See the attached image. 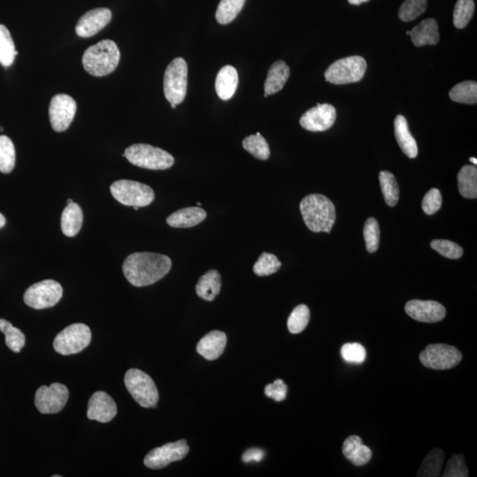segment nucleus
<instances>
[{"label":"nucleus","mask_w":477,"mask_h":477,"mask_svg":"<svg viewBox=\"0 0 477 477\" xmlns=\"http://www.w3.org/2000/svg\"><path fill=\"white\" fill-rule=\"evenodd\" d=\"M442 205L441 193L437 188L430 189L424 196L422 203L423 212L427 215H433V214L440 210Z\"/></svg>","instance_id":"nucleus-45"},{"label":"nucleus","mask_w":477,"mask_h":477,"mask_svg":"<svg viewBox=\"0 0 477 477\" xmlns=\"http://www.w3.org/2000/svg\"><path fill=\"white\" fill-rule=\"evenodd\" d=\"M364 240L366 241V248L370 253H375L380 247V224L374 217H370L364 224Z\"/></svg>","instance_id":"nucleus-41"},{"label":"nucleus","mask_w":477,"mask_h":477,"mask_svg":"<svg viewBox=\"0 0 477 477\" xmlns=\"http://www.w3.org/2000/svg\"><path fill=\"white\" fill-rule=\"evenodd\" d=\"M451 99L457 103L476 104L477 102V83L466 80L455 85L449 93Z\"/></svg>","instance_id":"nucleus-31"},{"label":"nucleus","mask_w":477,"mask_h":477,"mask_svg":"<svg viewBox=\"0 0 477 477\" xmlns=\"http://www.w3.org/2000/svg\"><path fill=\"white\" fill-rule=\"evenodd\" d=\"M300 210L307 227L314 233L329 234L334 226L335 206L325 195H307L300 203Z\"/></svg>","instance_id":"nucleus-2"},{"label":"nucleus","mask_w":477,"mask_h":477,"mask_svg":"<svg viewBox=\"0 0 477 477\" xmlns=\"http://www.w3.org/2000/svg\"><path fill=\"white\" fill-rule=\"evenodd\" d=\"M469 160H470V162L473 163V164H475V166H476L477 160H476V159H475V157H471V159H470Z\"/></svg>","instance_id":"nucleus-50"},{"label":"nucleus","mask_w":477,"mask_h":477,"mask_svg":"<svg viewBox=\"0 0 477 477\" xmlns=\"http://www.w3.org/2000/svg\"><path fill=\"white\" fill-rule=\"evenodd\" d=\"M367 69L366 59L361 56L339 59L326 70L325 77L332 84H349L359 82L363 78Z\"/></svg>","instance_id":"nucleus-7"},{"label":"nucleus","mask_w":477,"mask_h":477,"mask_svg":"<svg viewBox=\"0 0 477 477\" xmlns=\"http://www.w3.org/2000/svg\"><path fill=\"white\" fill-rule=\"evenodd\" d=\"M394 134L398 145L406 156L415 159L418 155V147L409 131L408 121L404 116L398 115L394 121Z\"/></svg>","instance_id":"nucleus-23"},{"label":"nucleus","mask_w":477,"mask_h":477,"mask_svg":"<svg viewBox=\"0 0 477 477\" xmlns=\"http://www.w3.org/2000/svg\"><path fill=\"white\" fill-rule=\"evenodd\" d=\"M188 65L182 58L174 59L168 65L164 77V97L171 104L182 103L187 95Z\"/></svg>","instance_id":"nucleus-8"},{"label":"nucleus","mask_w":477,"mask_h":477,"mask_svg":"<svg viewBox=\"0 0 477 477\" xmlns=\"http://www.w3.org/2000/svg\"><path fill=\"white\" fill-rule=\"evenodd\" d=\"M125 385L129 394L143 408H156L159 394L152 378L138 369H131L125 375Z\"/></svg>","instance_id":"nucleus-5"},{"label":"nucleus","mask_w":477,"mask_h":477,"mask_svg":"<svg viewBox=\"0 0 477 477\" xmlns=\"http://www.w3.org/2000/svg\"><path fill=\"white\" fill-rule=\"evenodd\" d=\"M340 354L344 361L349 363L360 364L366 359V350L359 343L345 344L342 346Z\"/></svg>","instance_id":"nucleus-42"},{"label":"nucleus","mask_w":477,"mask_h":477,"mask_svg":"<svg viewBox=\"0 0 477 477\" xmlns=\"http://www.w3.org/2000/svg\"><path fill=\"white\" fill-rule=\"evenodd\" d=\"M238 76L237 70L231 66H224L217 73L216 91L220 99L229 100L237 90Z\"/></svg>","instance_id":"nucleus-24"},{"label":"nucleus","mask_w":477,"mask_h":477,"mask_svg":"<svg viewBox=\"0 0 477 477\" xmlns=\"http://www.w3.org/2000/svg\"><path fill=\"white\" fill-rule=\"evenodd\" d=\"M0 131H3V128H0Z\"/></svg>","instance_id":"nucleus-55"},{"label":"nucleus","mask_w":477,"mask_h":477,"mask_svg":"<svg viewBox=\"0 0 477 477\" xmlns=\"http://www.w3.org/2000/svg\"><path fill=\"white\" fill-rule=\"evenodd\" d=\"M287 385L282 380H277L272 384L266 385L265 394L268 398L277 402L283 401L286 398Z\"/></svg>","instance_id":"nucleus-46"},{"label":"nucleus","mask_w":477,"mask_h":477,"mask_svg":"<svg viewBox=\"0 0 477 477\" xmlns=\"http://www.w3.org/2000/svg\"><path fill=\"white\" fill-rule=\"evenodd\" d=\"M76 102L66 94L56 95L51 100L49 116L52 128L64 132L70 127L76 114Z\"/></svg>","instance_id":"nucleus-14"},{"label":"nucleus","mask_w":477,"mask_h":477,"mask_svg":"<svg viewBox=\"0 0 477 477\" xmlns=\"http://www.w3.org/2000/svg\"><path fill=\"white\" fill-rule=\"evenodd\" d=\"M246 0H221L216 12V19L220 24H228L236 18L243 8Z\"/></svg>","instance_id":"nucleus-33"},{"label":"nucleus","mask_w":477,"mask_h":477,"mask_svg":"<svg viewBox=\"0 0 477 477\" xmlns=\"http://www.w3.org/2000/svg\"><path fill=\"white\" fill-rule=\"evenodd\" d=\"M290 76L289 66L283 61L272 64L265 83V94L272 95L283 89Z\"/></svg>","instance_id":"nucleus-27"},{"label":"nucleus","mask_w":477,"mask_h":477,"mask_svg":"<svg viewBox=\"0 0 477 477\" xmlns=\"http://www.w3.org/2000/svg\"><path fill=\"white\" fill-rule=\"evenodd\" d=\"M171 107L173 108V109H175V108L177 107V104H171Z\"/></svg>","instance_id":"nucleus-51"},{"label":"nucleus","mask_w":477,"mask_h":477,"mask_svg":"<svg viewBox=\"0 0 477 477\" xmlns=\"http://www.w3.org/2000/svg\"><path fill=\"white\" fill-rule=\"evenodd\" d=\"M6 224V217L3 216V214L0 213V228L5 227Z\"/></svg>","instance_id":"nucleus-49"},{"label":"nucleus","mask_w":477,"mask_h":477,"mask_svg":"<svg viewBox=\"0 0 477 477\" xmlns=\"http://www.w3.org/2000/svg\"><path fill=\"white\" fill-rule=\"evenodd\" d=\"M462 354L456 347L445 344L429 345L420 354V361L429 369L444 370L457 366Z\"/></svg>","instance_id":"nucleus-11"},{"label":"nucleus","mask_w":477,"mask_h":477,"mask_svg":"<svg viewBox=\"0 0 477 477\" xmlns=\"http://www.w3.org/2000/svg\"><path fill=\"white\" fill-rule=\"evenodd\" d=\"M18 52L8 28L0 24V64L5 68L12 66Z\"/></svg>","instance_id":"nucleus-30"},{"label":"nucleus","mask_w":477,"mask_h":477,"mask_svg":"<svg viewBox=\"0 0 477 477\" xmlns=\"http://www.w3.org/2000/svg\"><path fill=\"white\" fill-rule=\"evenodd\" d=\"M171 260L167 255L136 252L125 259L122 271L131 285L142 287L152 285L168 274Z\"/></svg>","instance_id":"nucleus-1"},{"label":"nucleus","mask_w":477,"mask_h":477,"mask_svg":"<svg viewBox=\"0 0 477 477\" xmlns=\"http://www.w3.org/2000/svg\"><path fill=\"white\" fill-rule=\"evenodd\" d=\"M381 191L383 193L385 203L388 206L394 207L397 205L399 198V191L397 181L394 175L388 171H381L380 174Z\"/></svg>","instance_id":"nucleus-34"},{"label":"nucleus","mask_w":477,"mask_h":477,"mask_svg":"<svg viewBox=\"0 0 477 477\" xmlns=\"http://www.w3.org/2000/svg\"><path fill=\"white\" fill-rule=\"evenodd\" d=\"M198 206H201V203H198Z\"/></svg>","instance_id":"nucleus-54"},{"label":"nucleus","mask_w":477,"mask_h":477,"mask_svg":"<svg viewBox=\"0 0 477 477\" xmlns=\"http://www.w3.org/2000/svg\"><path fill=\"white\" fill-rule=\"evenodd\" d=\"M227 338L226 333L212 331L203 337L196 346L200 356L208 361H214L221 356L226 349Z\"/></svg>","instance_id":"nucleus-19"},{"label":"nucleus","mask_w":477,"mask_h":477,"mask_svg":"<svg viewBox=\"0 0 477 477\" xmlns=\"http://www.w3.org/2000/svg\"><path fill=\"white\" fill-rule=\"evenodd\" d=\"M469 469L465 464L463 454H455L449 459L443 477H468Z\"/></svg>","instance_id":"nucleus-44"},{"label":"nucleus","mask_w":477,"mask_h":477,"mask_svg":"<svg viewBox=\"0 0 477 477\" xmlns=\"http://www.w3.org/2000/svg\"><path fill=\"white\" fill-rule=\"evenodd\" d=\"M264 457L265 452L261 450V449L251 448L250 450L244 452L243 461L246 463L252 461L259 462L261 461Z\"/></svg>","instance_id":"nucleus-47"},{"label":"nucleus","mask_w":477,"mask_h":477,"mask_svg":"<svg viewBox=\"0 0 477 477\" xmlns=\"http://www.w3.org/2000/svg\"><path fill=\"white\" fill-rule=\"evenodd\" d=\"M63 289L55 280H43L29 287L24 294L23 300L28 306L35 310H44L55 306L61 301Z\"/></svg>","instance_id":"nucleus-10"},{"label":"nucleus","mask_w":477,"mask_h":477,"mask_svg":"<svg viewBox=\"0 0 477 477\" xmlns=\"http://www.w3.org/2000/svg\"><path fill=\"white\" fill-rule=\"evenodd\" d=\"M112 196L126 206L146 207L155 199L153 189L141 182L121 180L111 186Z\"/></svg>","instance_id":"nucleus-6"},{"label":"nucleus","mask_w":477,"mask_h":477,"mask_svg":"<svg viewBox=\"0 0 477 477\" xmlns=\"http://www.w3.org/2000/svg\"><path fill=\"white\" fill-rule=\"evenodd\" d=\"M222 285L219 272L216 270H210L200 278L196 284V294L202 299L212 301L219 296Z\"/></svg>","instance_id":"nucleus-25"},{"label":"nucleus","mask_w":477,"mask_h":477,"mask_svg":"<svg viewBox=\"0 0 477 477\" xmlns=\"http://www.w3.org/2000/svg\"><path fill=\"white\" fill-rule=\"evenodd\" d=\"M118 409L114 399L104 392H97L91 396L87 404V418L102 423L111 422L117 416Z\"/></svg>","instance_id":"nucleus-17"},{"label":"nucleus","mask_w":477,"mask_h":477,"mask_svg":"<svg viewBox=\"0 0 477 477\" xmlns=\"http://www.w3.org/2000/svg\"><path fill=\"white\" fill-rule=\"evenodd\" d=\"M123 156L134 166L149 170H167L174 164V157L166 150L143 143L129 146Z\"/></svg>","instance_id":"nucleus-4"},{"label":"nucleus","mask_w":477,"mask_h":477,"mask_svg":"<svg viewBox=\"0 0 477 477\" xmlns=\"http://www.w3.org/2000/svg\"><path fill=\"white\" fill-rule=\"evenodd\" d=\"M427 8V0H405L399 10V19L412 22L422 16Z\"/></svg>","instance_id":"nucleus-39"},{"label":"nucleus","mask_w":477,"mask_h":477,"mask_svg":"<svg viewBox=\"0 0 477 477\" xmlns=\"http://www.w3.org/2000/svg\"><path fill=\"white\" fill-rule=\"evenodd\" d=\"M459 191L463 198L476 199L477 196V169L473 166H465L458 174Z\"/></svg>","instance_id":"nucleus-28"},{"label":"nucleus","mask_w":477,"mask_h":477,"mask_svg":"<svg viewBox=\"0 0 477 477\" xmlns=\"http://www.w3.org/2000/svg\"><path fill=\"white\" fill-rule=\"evenodd\" d=\"M69 397L68 389L66 385L54 383L50 387L38 388L35 396V404L42 413H57L65 408Z\"/></svg>","instance_id":"nucleus-12"},{"label":"nucleus","mask_w":477,"mask_h":477,"mask_svg":"<svg viewBox=\"0 0 477 477\" xmlns=\"http://www.w3.org/2000/svg\"><path fill=\"white\" fill-rule=\"evenodd\" d=\"M0 332L4 333L6 346L13 352L20 353L25 346V335L18 328L13 327L11 322L6 319L0 318Z\"/></svg>","instance_id":"nucleus-32"},{"label":"nucleus","mask_w":477,"mask_h":477,"mask_svg":"<svg viewBox=\"0 0 477 477\" xmlns=\"http://www.w3.org/2000/svg\"><path fill=\"white\" fill-rule=\"evenodd\" d=\"M342 452L344 456L357 466L366 465L373 457L370 448L363 445L362 440L358 436L347 437L344 441Z\"/></svg>","instance_id":"nucleus-20"},{"label":"nucleus","mask_w":477,"mask_h":477,"mask_svg":"<svg viewBox=\"0 0 477 477\" xmlns=\"http://www.w3.org/2000/svg\"><path fill=\"white\" fill-rule=\"evenodd\" d=\"M189 447L187 441L181 440L157 447L147 454L145 465L152 469L166 468L171 462L180 461L188 455Z\"/></svg>","instance_id":"nucleus-13"},{"label":"nucleus","mask_w":477,"mask_h":477,"mask_svg":"<svg viewBox=\"0 0 477 477\" xmlns=\"http://www.w3.org/2000/svg\"><path fill=\"white\" fill-rule=\"evenodd\" d=\"M405 310L410 318L423 322H440L447 315L443 305L434 301H410L406 304Z\"/></svg>","instance_id":"nucleus-16"},{"label":"nucleus","mask_w":477,"mask_h":477,"mask_svg":"<svg viewBox=\"0 0 477 477\" xmlns=\"http://www.w3.org/2000/svg\"><path fill=\"white\" fill-rule=\"evenodd\" d=\"M282 267V262L275 255L264 252L254 265L255 275L265 277L274 274Z\"/></svg>","instance_id":"nucleus-40"},{"label":"nucleus","mask_w":477,"mask_h":477,"mask_svg":"<svg viewBox=\"0 0 477 477\" xmlns=\"http://www.w3.org/2000/svg\"><path fill=\"white\" fill-rule=\"evenodd\" d=\"M119 59L121 52L117 44L114 41L105 40L87 49L83 54V65L90 75L102 77L114 72Z\"/></svg>","instance_id":"nucleus-3"},{"label":"nucleus","mask_w":477,"mask_h":477,"mask_svg":"<svg viewBox=\"0 0 477 477\" xmlns=\"http://www.w3.org/2000/svg\"><path fill=\"white\" fill-rule=\"evenodd\" d=\"M310 319V308L306 305L301 304L290 314L287 320V327L293 334H298L304 331Z\"/></svg>","instance_id":"nucleus-37"},{"label":"nucleus","mask_w":477,"mask_h":477,"mask_svg":"<svg viewBox=\"0 0 477 477\" xmlns=\"http://www.w3.org/2000/svg\"><path fill=\"white\" fill-rule=\"evenodd\" d=\"M16 148L12 140L6 135H0V171L9 174L16 167Z\"/></svg>","instance_id":"nucleus-35"},{"label":"nucleus","mask_w":477,"mask_h":477,"mask_svg":"<svg viewBox=\"0 0 477 477\" xmlns=\"http://www.w3.org/2000/svg\"><path fill=\"white\" fill-rule=\"evenodd\" d=\"M475 13L473 0H457L454 6V24L457 29H464Z\"/></svg>","instance_id":"nucleus-38"},{"label":"nucleus","mask_w":477,"mask_h":477,"mask_svg":"<svg viewBox=\"0 0 477 477\" xmlns=\"http://www.w3.org/2000/svg\"><path fill=\"white\" fill-rule=\"evenodd\" d=\"M73 203L72 199H68V203Z\"/></svg>","instance_id":"nucleus-52"},{"label":"nucleus","mask_w":477,"mask_h":477,"mask_svg":"<svg viewBox=\"0 0 477 477\" xmlns=\"http://www.w3.org/2000/svg\"><path fill=\"white\" fill-rule=\"evenodd\" d=\"M445 461V452L441 449H434L424 458L417 476L437 477L440 476Z\"/></svg>","instance_id":"nucleus-29"},{"label":"nucleus","mask_w":477,"mask_h":477,"mask_svg":"<svg viewBox=\"0 0 477 477\" xmlns=\"http://www.w3.org/2000/svg\"><path fill=\"white\" fill-rule=\"evenodd\" d=\"M111 20V12L108 8H96L80 17L76 28L79 37L87 38L95 36L108 25Z\"/></svg>","instance_id":"nucleus-18"},{"label":"nucleus","mask_w":477,"mask_h":477,"mask_svg":"<svg viewBox=\"0 0 477 477\" xmlns=\"http://www.w3.org/2000/svg\"><path fill=\"white\" fill-rule=\"evenodd\" d=\"M430 246L443 257L452 260L461 258L463 255L462 248L451 241L434 240L431 241Z\"/></svg>","instance_id":"nucleus-43"},{"label":"nucleus","mask_w":477,"mask_h":477,"mask_svg":"<svg viewBox=\"0 0 477 477\" xmlns=\"http://www.w3.org/2000/svg\"><path fill=\"white\" fill-rule=\"evenodd\" d=\"M337 118L336 109L329 104H318L301 116V127L311 132H322L331 128Z\"/></svg>","instance_id":"nucleus-15"},{"label":"nucleus","mask_w":477,"mask_h":477,"mask_svg":"<svg viewBox=\"0 0 477 477\" xmlns=\"http://www.w3.org/2000/svg\"><path fill=\"white\" fill-rule=\"evenodd\" d=\"M410 37L417 47L437 44L440 42L437 20L433 18L423 20L410 31Z\"/></svg>","instance_id":"nucleus-22"},{"label":"nucleus","mask_w":477,"mask_h":477,"mask_svg":"<svg viewBox=\"0 0 477 477\" xmlns=\"http://www.w3.org/2000/svg\"><path fill=\"white\" fill-rule=\"evenodd\" d=\"M243 146L248 153L254 156L255 159L260 160H267L270 157V148L268 143L262 138L260 133L257 135L247 136L243 140Z\"/></svg>","instance_id":"nucleus-36"},{"label":"nucleus","mask_w":477,"mask_h":477,"mask_svg":"<svg viewBox=\"0 0 477 477\" xmlns=\"http://www.w3.org/2000/svg\"><path fill=\"white\" fill-rule=\"evenodd\" d=\"M370 1V0H349V4L354 6H360L363 3H366Z\"/></svg>","instance_id":"nucleus-48"},{"label":"nucleus","mask_w":477,"mask_h":477,"mask_svg":"<svg viewBox=\"0 0 477 477\" xmlns=\"http://www.w3.org/2000/svg\"><path fill=\"white\" fill-rule=\"evenodd\" d=\"M207 213L200 207H188L171 214L167 222L171 227L189 228L198 226L206 219Z\"/></svg>","instance_id":"nucleus-21"},{"label":"nucleus","mask_w":477,"mask_h":477,"mask_svg":"<svg viewBox=\"0 0 477 477\" xmlns=\"http://www.w3.org/2000/svg\"><path fill=\"white\" fill-rule=\"evenodd\" d=\"M406 35H408V36H410V31H406Z\"/></svg>","instance_id":"nucleus-53"},{"label":"nucleus","mask_w":477,"mask_h":477,"mask_svg":"<svg viewBox=\"0 0 477 477\" xmlns=\"http://www.w3.org/2000/svg\"><path fill=\"white\" fill-rule=\"evenodd\" d=\"M83 215L80 207L76 203H68L61 216V229L68 237H75L83 227Z\"/></svg>","instance_id":"nucleus-26"},{"label":"nucleus","mask_w":477,"mask_h":477,"mask_svg":"<svg viewBox=\"0 0 477 477\" xmlns=\"http://www.w3.org/2000/svg\"><path fill=\"white\" fill-rule=\"evenodd\" d=\"M91 332L89 326L84 324H73L59 333L54 339L56 352L62 356H70L82 352L90 345Z\"/></svg>","instance_id":"nucleus-9"}]
</instances>
